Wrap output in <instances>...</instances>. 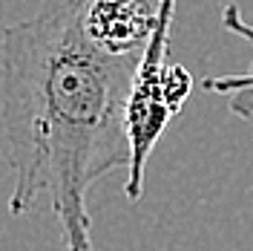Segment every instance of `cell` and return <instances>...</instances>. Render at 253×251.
Instances as JSON below:
<instances>
[{
  "label": "cell",
  "mask_w": 253,
  "mask_h": 251,
  "mask_svg": "<svg viewBox=\"0 0 253 251\" xmlns=\"http://www.w3.org/2000/svg\"><path fill=\"white\" fill-rule=\"evenodd\" d=\"M221 26L236 35L242 41H248L253 47V23H248L236 3H227L221 9ZM205 90L227 98V110L242 122L253 119V63L248 72H236V75H216V78H205Z\"/></svg>",
  "instance_id": "obj_4"
},
{
  "label": "cell",
  "mask_w": 253,
  "mask_h": 251,
  "mask_svg": "<svg viewBox=\"0 0 253 251\" xmlns=\"http://www.w3.org/2000/svg\"><path fill=\"white\" fill-rule=\"evenodd\" d=\"M156 26V9L147 0H86L84 32L95 47L112 55H129L147 44Z\"/></svg>",
  "instance_id": "obj_3"
},
{
  "label": "cell",
  "mask_w": 253,
  "mask_h": 251,
  "mask_svg": "<svg viewBox=\"0 0 253 251\" xmlns=\"http://www.w3.org/2000/svg\"><path fill=\"white\" fill-rule=\"evenodd\" d=\"M173 15L175 0H158L156 26L141 49V58L129 84V95H126L124 130L126 147H129V168H126L124 193L129 202H138L144 196L147 159L156 150L161 136L167 133V127L173 125V119L181 113L193 90V75L187 66L167 61Z\"/></svg>",
  "instance_id": "obj_2"
},
{
  "label": "cell",
  "mask_w": 253,
  "mask_h": 251,
  "mask_svg": "<svg viewBox=\"0 0 253 251\" xmlns=\"http://www.w3.org/2000/svg\"><path fill=\"white\" fill-rule=\"evenodd\" d=\"M86 0H49L0 35V122L9 214L46 199L63 251H92L86 193L129 168L124 110L138 52L112 55L84 32Z\"/></svg>",
  "instance_id": "obj_1"
}]
</instances>
